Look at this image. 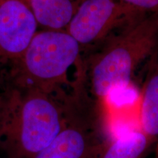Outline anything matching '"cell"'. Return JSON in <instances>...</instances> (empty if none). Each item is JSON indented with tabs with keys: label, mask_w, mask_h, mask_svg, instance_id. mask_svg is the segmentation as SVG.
<instances>
[{
	"label": "cell",
	"mask_w": 158,
	"mask_h": 158,
	"mask_svg": "<svg viewBox=\"0 0 158 158\" xmlns=\"http://www.w3.org/2000/svg\"><path fill=\"white\" fill-rule=\"evenodd\" d=\"M141 131L151 140L158 136V62L149 69L140 105Z\"/></svg>",
	"instance_id": "ba28073f"
},
{
	"label": "cell",
	"mask_w": 158,
	"mask_h": 158,
	"mask_svg": "<svg viewBox=\"0 0 158 158\" xmlns=\"http://www.w3.org/2000/svg\"><path fill=\"white\" fill-rule=\"evenodd\" d=\"M67 110L66 121L54 140L33 158H100L113 141L100 102L85 114Z\"/></svg>",
	"instance_id": "3957f363"
},
{
	"label": "cell",
	"mask_w": 158,
	"mask_h": 158,
	"mask_svg": "<svg viewBox=\"0 0 158 158\" xmlns=\"http://www.w3.org/2000/svg\"><path fill=\"white\" fill-rule=\"evenodd\" d=\"M119 29L110 35L91 68L92 92L100 102L114 89L130 85L138 65L153 55L158 44V13L134 16Z\"/></svg>",
	"instance_id": "7a4b0ae2"
},
{
	"label": "cell",
	"mask_w": 158,
	"mask_h": 158,
	"mask_svg": "<svg viewBox=\"0 0 158 158\" xmlns=\"http://www.w3.org/2000/svg\"><path fill=\"white\" fill-rule=\"evenodd\" d=\"M24 1H26V0H24Z\"/></svg>",
	"instance_id": "7c38bea8"
},
{
	"label": "cell",
	"mask_w": 158,
	"mask_h": 158,
	"mask_svg": "<svg viewBox=\"0 0 158 158\" xmlns=\"http://www.w3.org/2000/svg\"><path fill=\"white\" fill-rule=\"evenodd\" d=\"M78 41L64 30L37 33L23 55L26 70L39 82H58L80 54Z\"/></svg>",
	"instance_id": "277c9868"
},
{
	"label": "cell",
	"mask_w": 158,
	"mask_h": 158,
	"mask_svg": "<svg viewBox=\"0 0 158 158\" xmlns=\"http://www.w3.org/2000/svg\"><path fill=\"white\" fill-rule=\"evenodd\" d=\"M37 24L24 0H0V56L22 57L37 34Z\"/></svg>",
	"instance_id": "8992f818"
},
{
	"label": "cell",
	"mask_w": 158,
	"mask_h": 158,
	"mask_svg": "<svg viewBox=\"0 0 158 158\" xmlns=\"http://www.w3.org/2000/svg\"><path fill=\"white\" fill-rule=\"evenodd\" d=\"M135 15L118 0H84L78 5L67 31L79 44L89 45L107 37Z\"/></svg>",
	"instance_id": "5b68a950"
},
{
	"label": "cell",
	"mask_w": 158,
	"mask_h": 158,
	"mask_svg": "<svg viewBox=\"0 0 158 158\" xmlns=\"http://www.w3.org/2000/svg\"><path fill=\"white\" fill-rule=\"evenodd\" d=\"M66 116L40 89L0 100V152L6 158H33L58 135Z\"/></svg>",
	"instance_id": "6da1fadb"
},
{
	"label": "cell",
	"mask_w": 158,
	"mask_h": 158,
	"mask_svg": "<svg viewBox=\"0 0 158 158\" xmlns=\"http://www.w3.org/2000/svg\"><path fill=\"white\" fill-rule=\"evenodd\" d=\"M38 24L48 30L68 28L78 5L74 0H26Z\"/></svg>",
	"instance_id": "52a82bcc"
},
{
	"label": "cell",
	"mask_w": 158,
	"mask_h": 158,
	"mask_svg": "<svg viewBox=\"0 0 158 158\" xmlns=\"http://www.w3.org/2000/svg\"><path fill=\"white\" fill-rule=\"evenodd\" d=\"M151 141L140 130L130 132L110 142L100 158H142Z\"/></svg>",
	"instance_id": "9c48e42d"
},
{
	"label": "cell",
	"mask_w": 158,
	"mask_h": 158,
	"mask_svg": "<svg viewBox=\"0 0 158 158\" xmlns=\"http://www.w3.org/2000/svg\"><path fill=\"white\" fill-rule=\"evenodd\" d=\"M155 158H158V143L156 146V149H155Z\"/></svg>",
	"instance_id": "8fae6325"
},
{
	"label": "cell",
	"mask_w": 158,
	"mask_h": 158,
	"mask_svg": "<svg viewBox=\"0 0 158 158\" xmlns=\"http://www.w3.org/2000/svg\"><path fill=\"white\" fill-rule=\"evenodd\" d=\"M118 2L135 15L158 13V0H118Z\"/></svg>",
	"instance_id": "30bf717a"
}]
</instances>
